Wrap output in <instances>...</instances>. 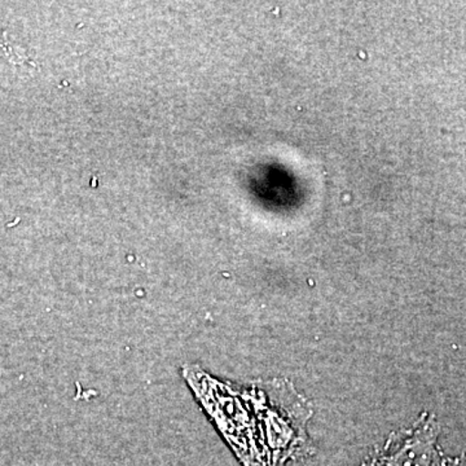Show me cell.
I'll return each instance as SVG.
<instances>
[{"label":"cell","mask_w":466,"mask_h":466,"mask_svg":"<svg viewBox=\"0 0 466 466\" xmlns=\"http://www.w3.org/2000/svg\"><path fill=\"white\" fill-rule=\"evenodd\" d=\"M438 437L440 424L424 413L410 428L392 433L361 466H464L461 460L444 455Z\"/></svg>","instance_id":"6da1fadb"}]
</instances>
